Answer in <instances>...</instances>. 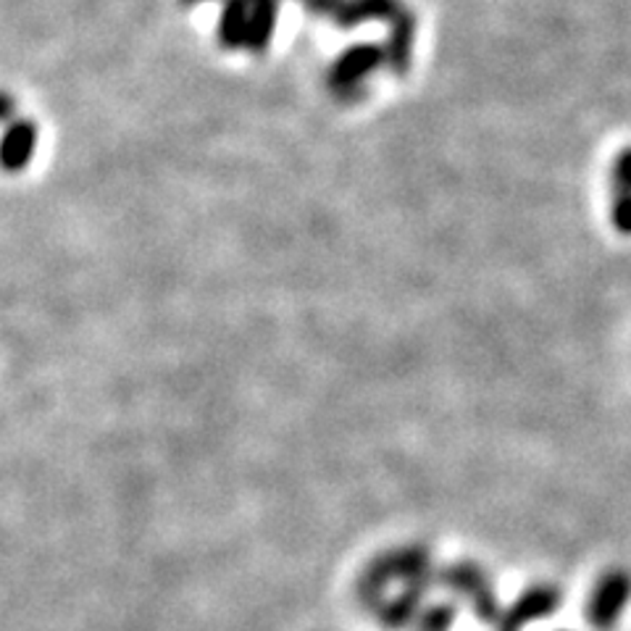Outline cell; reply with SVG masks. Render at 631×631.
Here are the masks:
<instances>
[{
    "instance_id": "cell-4",
    "label": "cell",
    "mask_w": 631,
    "mask_h": 631,
    "mask_svg": "<svg viewBox=\"0 0 631 631\" xmlns=\"http://www.w3.org/2000/svg\"><path fill=\"white\" fill-rule=\"evenodd\" d=\"M440 579H442V571H440V576L416 579V582L403 584L401 594L393 600H387V603L376 611V621H379V627L384 631H405L408 627H413V623L418 621L421 611H424L426 594H430L434 586L440 584Z\"/></svg>"
},
{
    "instance_id": "cell-3",
    "label": "cell",
    "mask_w": 631,
    "mask_h": 631,
    "mask_svg": "<svg viewBox=\"0 0 631 631\" xmlns=\"http://www.w3.org/2000/svg\"><path fill=\"white\" fill-rule=\"evenodd\" d=\"M561 590L553 584H534L513 600L503 611V619L497 623V631H521L529 623L550 619L561 608Z\"/></svg>"
},
{
    "instance_id": "cell-9",
    "label": "cell",
    "mask_w": 631,
    "mask_h": 631,
    "mask_svg": "<svg viewBox=\"0 0 631 631\" xmlns=\"http://www.w3.org/2000/svg\"><path fill=\"white\" fill-rule=\"evenodd\" d=\"M185 3H198V0H185Z\"/></svg>"
},
{
    "instance_id": "cell-5",
    "label": "cell",
    "mask_w": 631,
    "mask_h": 631,
    "mask_svg": "<svg viewBox=\"0 0 631 631\" xmlns=\"http://www.w3.org/2000/svg\"><path fill=\"white\" fill-rule=\"evenodd\" d=\"M393 582H401V579H397L395 550H384V553L374 555L372 561L364 565L358 579H355V603L364 608V611L376 613L387 603L384 592H387V586Z\"/></svg>"
},
{
    "instance_id": "cell-2",
    "label": "cell",
    "mask_w": 631,
    "mask_h": 631,
    "mask_svg": "<svg viewBox=\"0 0 631 631\" xmlns=\"http://www.w3.org/2000/svg\"><path fill=\"white\" fill-rule=\"evenodd\" d=\"M631 600V574L623 569H611L598 579L586 600V621L594 631H613L623 608Z\"/></svg>"
},
{
    "instance_id": "cell-7",
    "label": "cell",
    "mask_w": 631,
    "mask_h": 631,
    "mask_svg": "<svg viewBox=\"0 0 631 631\" xmlns=\"http://www.w3.org/2000/svg\"><path fill=\"white\" fill-rule=\"evenodd\" d=\"M379 58H382V50L374 46H361V48L347 50V53L343 56V61L335 67V82L343 87H351L355 79H361L366 71H372L376 63H379Z\"/></svg>"
},
{
    "instance_id": "cell-1",
    "label": "cell",
    "mask_w": 631,
    "mask_h": 631,
    "mask_svg": "<svg viewBox=\"0 0 631 631\" xmlns=\"http://www.w3.org/2000/svg\"><path fill=\"white\" fill-rule=\"evenodd\" d=\"M440 586H445V590L466 600L471 611H474L482 623H495L497 627L500 619H503V608H500L495 586H492L487 571L476 561H455L442 565Z\"/></svg>"
},
{
    "instance_id": "cell-6",
    "label": "cell",
    "mask_w": 631,
    "mask_h": 631,
    "mask_svg": "<svg viewBox=\"0 0 631 631\" xmlns=\"http://www.w3.org/2000/svg\"><path fill=\"white\" fill-rule=\"evenodd\" d=\"M34 140H38V132H34L32 121H17V125L9 127L3 140V166L6 171H21L29 164V158L34 154Z\"/></svg>"
},
{
    "instance_id": "cell-8",
    "label": "cell",
    "mask_w": 631,
    "mask_h": 631,
    "mask_svg": "<svg viewBox=\"0 0 631 631\" xmlns=\"http://www.w3.org/2000/svg\"><path fill=\"white\" fill-rule=\"evenodd\" d=\"M459 615L455 603H432L421 611L418 621L413 623V631H450Z\"/></svg>"
}]
</instances>
